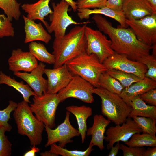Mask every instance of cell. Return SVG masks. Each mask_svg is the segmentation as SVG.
Wrapping results in <instances>:
<instances>
[{
  "label": "cell",
  "instance_id": "6da1fadb",
  "mask_svg": "<svg viewBox=\"0 0 156 156\" xmlns=\"http://www.w3.org/2000/svg\"><path fill=\"white\" fill-rule=\"evenodd\" d=\"M99 30L107 34L111 41V47L116 53L138 61L150 54L152 46L139 40L130 28L118 26L115 27L101 15L94 14L92 18Z\"/></svg>",
  "mask_w": 156,
  "mask_h": 156
},
{
  "label": "cell",
  "instance_id": "7a4b0ae2",
  "mask_svg": "<svg viewBox=\"0 0 156 156\" xmlns=\"http://www.w3.org/2000/svg\"><path fill=\"white\" fill-rule=\"evenodd\" d=\"M86 24L75 26L67 34L55 37L52 47V54L55 60L53 68L66 64L86 52L87 41L85 28Z\"/></svg>",
  "mask_w": 156,
  "mask_h": 156
},
{
  "label": "cell",
  "instance_id": "3957f363",
  "mask_svg": "<svg viewBox=\"0 0 156 156\" xmlns=\"http://www.w3.org/2000/svg\"><path fill=\"white\" fill-rule=\"evenodd\" d=\"M13 115L18 133L27 136L31 145L40 144L42 140L45 125L33 115L28 103L24 101L19 102Z\"/></svg>",
  "mask_w": 156,
  "mask_h": 156
},
{
  "label": "cell",
  "instance_id": "277c9868",
  "mask_svg": "<svg viewBox=\"0 0 156 156\" xmlns=\"http://www.w3.org/2000/svg\"><path fill=\"white\" fill-rule=\"evenodd\" d=\"M73 75H78L91 83L94 88L99 87L101 75L107 70L95 54L84 53L73 59L66 64Z\"/></svg>",
  "mask_w": 156,
  "mask_h": 156
},
{
  "label": "cell",
  "instance_id": "5b68a950",
  "mask_svg": "<svg viewBox=\"0 0 156 156\" xmlns=\"http://www.w3.org/2000/svg\"><path fill=\"white\" fill-rule=\"evenodd\" d=\"M94 93L101 100V112L107 119L116 125L125 122L131 109L119 95L100 87L94 88Z\"/></svg>",
  "mask_w": 156,
  "mask_h": 156
},
{
  "label": "cell",
  "instance_id": "8992f818",
  "mask_svg": "<svg viewBox=\"0 0 156 156\" xmlns=\"http://www.w3.org/2000/svg\"><path fill=\"white\" fill-rule=\"evenodd\" d=\"M30 106L32 112L45 126L52 129L55 126L56 111L60 100L57 94L43 93L34 96Z\"/></svg>",
  "mask_w": 156,
  "mask_h": 156
},
{
  "label": "cell",
  "instance_id": "52a82bcc",
  "mask_svg": "<svg viewBox=\"0 0 156 156\" xmlns=\"http://www.w3.org/2000/svg\"><path fill=\"white\" fill-rule=\"evenodd\" d=\"M52 5L53 12L49 16L51 23L46 28L49 33H54L55 37L64 35L67 28L70 25L85 24L90 22L78 23L73 20L68 13L70 5L64 0L57 3L53 2Z\"/></svg>",
  "mask_w": 156,
  "mask_h": 156
},
{
  "label": "cell",
  "instance_id": "ba28073f",
  "mask_svg": "<svg viewBox=\"0 0 156 156\" xmlns=\"http://www.w3.org/2000/svg\"><path fill=\"white\" fill-rule=\"evenodd\" d=\"M94 86L77 75H73L68 84L57 93L60 103L68 98H73L82 101L91 103L94 101Z\"/></svg>",
  "mask_w": 156,
  "mask_h": 156
},
{
  "label": "cell",
  "instance_id": "9c48e42d",
  "mask_svg": "<svg viewBox=\"0 0 156 156\" xmlns=\"http://www.w3.org/2000/svg\"><path fill=\"white\" fill-rule=\"evenodd\" d=\"M85 35L87 41L86 53H93L103 63L107 57L114 52L111 47V40L100 30L93 29L86 25Z\"/></svg>",
  "mask_w": 156,
  "mask_h": 156
},
{
  "label": "cell",
  "instance_id": "30bf717a",
  "mask_svg": "<svg viewBox=\"0 0 156 156\" xmlns=\"http://www.w3.org/2000/svg\"><path fill=\"white\" fill-rule=\"evenodd\" d=\"M126 21L139 40L150 46L156 43V13L140 19Z\"/></svg>",
  "mask_w": 156,
  "mask_h": 156
},
{
  "label": "cell",
  "instance_id": "8fae6325",
  "mask_svg": "<svg viewBox=\"0 0 156 156\" xmlns=\"http://www.w3.org/2000/svg\"><path fill=\"white\" fill-rule=\"evenodd\" d=\"M70 113L66 111L64 121L55 129H52L45 125L47 139L45 145V147L58 142L59 146L64 148L67 144L73 142L72 138L80 135L78 130L75 128L70 123Z\"/></svg>",
  "mask_w": 156,
  "mask_h": 156
},
{
  "label": "cell",
  "instance_id": "7c38bea8",
  "mask_svg": "<svg viewBox=\"0 0 156 156\" xmlns=\"http://www.w3.org/2000/svg\"><path fill=\"white\" fill-rule=\"evenodd\" d=\"M103 63L107 69H114L133 74L141 79L145 77L147 70L146 66L137 61L132 60L125 55L114 52Z\"/></svg>",
  "mask_w": 156,
  "mask_h": 156
},
{
  "label": "cell",
  "instance_id": "4fadbf2b",
  "mask_svg": "<svg viewBox=\"0 0 156 156\" xmlns=\"http://www.w3.org/2000/svg\"><path fill=\"white\" fill-rule=\"evenodd\" d=\"M121 125L110 127L106 130V136L104 140L108 142L107 149H110L117 142H125L134 134L142 132V130L131 118H127Z\"/></svg>",
  "mask_w": 156,
  "mask_h": 156
},
{
  "label": "cell",
  "instance_id": "5bb4252c",
  "mask_svg": "<svg viewBox=\"0 0 156 156\" xmlns=\"http://www.w3.org/2000/svg\"><path fill=\"white\" fill-rule=\"evenodd\" d=\"M47 77V87L45 93L56 94L65 88L72 79L73 75L66 64L53 69L45 68Z\"/></svg>",
  "mask_w": 156,
  "mask_h": 156
},
{
  "label": "cell",
  "instance_id": "9a60e30c",
  "mask_svg": "<svg viewBox=\"0 0 156 156\" xmlns=\"http://www.w3.org/2000/svg\"><path fill=\"white\" fill-rule=\"evenodd\" d=\"M45 67L44 63L40 62L30 73L18 72L14 74L26 82L36 95L40 96L46 93L47 89V80L43 76Z\"/></svg>",
  "mask_w": 156,
  "mask_h": 156
},
{
  "label": "cell",
  "instance_id": "2e32d148",
  "mask_svg": "<svg viewBox=\"0 0 156 156\" xmlns=\"http://www.w3.org/2000/svg\"><path fill=\"white\" fill-rule=\"evenodd\" d=\"M9 70L14 72L23 71L30 72L38 65L37 60L29 51L20 48L12 50L8 60Z\"/></svg>",
  "mask_w": 156,
  "mask_h": 156
},
{
  "label": "cell",
  "instance_id": "e0dca14e",
  "mask_svg": "<svg viewBox=\"0 0 156 156\" xmlns=\"http://www.w3.org/2000/svg\"><path fill=\"white\" fill-rule=\"evenodd\" d=\"M122 11L129 20L138 19L156 13L146 0H124Z\"/></svg>",
  "mask_w": 156,
  "mask_h": 156
},
{
  "label": "cell",
  "instance_id": "ac0fdd59",
  "mask_svg": "<svg viewBox=\"0 0 156 156\" xmlns=\"http://www.w3.org/2000/svg\"><path fill=\"white\" fill-rule=\"evenodd\" d=\"M94 121L92 127L87 129L86 135L91 136L90 144L96 146L101 150L105 148L103 141L107 127L111 122L101 115L96 114L93 116Z\"/></svg>",
  "mask_w": 156,
  "mask_h": 156
},
{
  "label": "cell",
  "instance_id": "d6986e66",
  "mask_svg": "<svg viewBox=\"0 0 156 156\" xmlns=\"http://www.w3.org/2000/svg\"><path fill=\"white\" fill-rule=\"evenodd\" d=\"M23 17L25 25V43L35 41H40L48 44L51 39V37L42 26L41 23H36L23 15Z\"/></svg>",
  "mask_w": 156,
  "mask_h": 156
},
{
  "label": "cell",
  "instance_id": "ffe728a7",
  "mask_svg": "<svg viewBox=\"0 0 156 156\" xmlns=\"http://www.w3.org/2000/svg\"><path fill=\"white\" fill-rule=\"evenodd\" d=\"M51 0H39L33 3H25L21 6L22 9L27 14V17L33 20L41 21L47 28L49 24L44 20V17L51 14L53 10L49 4Z\"/></svg>",
  "mask_w": 156,
  "mask_h": 156
},
{
  "label": "cell",
  "instance_id": "44dd1931",
  "mask_svg": "<svg viewBox=\"0 0 156 156\" xmlns=\"http://www.w3.org/2000/svg\"><path fill=\"white\" fill-rule=\"evenodd\" d=\"M156 88V81L145 77L124 88L119 95L130 106L131 101L135 96Z\"/></svg>",
  "mask_w": 156,
  "mask_h": 156
},
{
  "label": "cell",
  "instance_id": "7402d4cb",
  "mask_svg": "<svg viewBox=\"0 0 156 156\" xmlns=\"http://www.w3.org/2000/svg\"><path fill=\"white\" fill-rule=\"evenodd\" d=\"M77 15L81 20L88 19L92 14L103 15L112 18L118 22L121 26L128 27L126 23L125 18L122 11H117L106 6L91 9L88 8L77 9Z\"/></svg>",
  "mask_w": 156,
  "mask_h": 156
},
{
  "label": "cell",
  "instance_id": "603a6c76",
  "mask_svg": "<svg viewBox=\"0 0 156 156\" xmlns=\"http://www.w3.org/2000/svg\"><path fill=\"white\" fill-rule=\"evenodd\" d=\"M66 109L75 116L78 125V129L81 137V142L83 143L86 139L87 129L86 121L92 114V108L84 105H73L66 107Z\"/></svg>",
  "mask_w": 156,
  "mask_h": 156
},
{
  "label": "cell",
  "instance_id": "cb8c5ba5",
  "mask_svg": "<svg viewBox=\"0 0 156 156\" xmlns=\"http://www.w3.org/2000/svg\"><path fill=\"white\" fill-rule=\"evenodd\" d=\"M130 106L131 109L128 118L135 116L150 117L156 119V107L148 105L141 99L139 95L134 97Z\"/></svg>",
  "mask_w": 156,
  "mask_h": 156
},
{
  "label": "cell",
  "instance_id": "d4e9b609",
  "mask_svg": "<svg viewBox=\"0 0 156 156\" xmlns=\"http://www.w3.org/2000/svg\"><path fill=\"white\" fill-rule=\"evenodd\" d=\"M5 84L14 88L22 95L23 101L28 103H30L29 98L31 96L36 95L27 84H24L22 81L18 82L0 71V84Z\"/></svg>",
  "mask_w": 156,
  "mask_h": 156
},
{
  "label": "cell",
  "instance_id": "484cf974",
  "mask_svg": "<svg viewBox=\"0 0 156 156\" xmlns=\"http://www.w3.org/2000/svg\"><path fill=\"white\" fill-rule=\"evenodd\" d=\"M29 52L41 62L53 64L55 62L54 55L49 53L44 44L35 41L30 42L29 45Z\"/></svg>",
  "mask_w": 156,
  "mask_h": 156
},
{
  "label": "cell",
  "instance_id": "4316f807",
  "mask_svg": "<svg viewBox=\"0 0 156 156\" xmlns=\"http://www.w3.org/2000/svg\"><path fill=\"white\" fill-rule=\"evenodd\" d=\"M124 143L129 146L150 147L156 146V136L147 133H136Z\"/></svg>",
  "mask_w": 156,
  "mask_h": 156
},
{
  "label": "cell",
  "instance_id": "83f0119b",
  "mask_svg": "<svg viewBox=\"0 0 156 156\" xmlns=\"http://www.w3.org/2000/svg\"><path fill=\"white\" fill-rule=\"evenodd\" d=\"M99 86L112 93L119 95L124 88L115 78L106 72L102 73L99 79Z\"/></svg>",
  "mask_w": 156,
  "mask_h": 156
},
{
  "label": "cell",
  "instance_id": "f1b7e54d",
  "mask_svg": "<svg viewBox=\"0 0 156 156\" xmlns=\"http://www.w3.org/2000/svg\"><path fill=\"white\" fill-rule=\"evenodd\" d=\"M20 5L16 0H0V8L11 21L13 19L19 20L21 14Z\"/></svg>",
  "mask_w": 156,
  "mask_h": 156
},
{
  "label": "cell",
  "instance_id": "f546056e",
  "mask_svg": "<svg viewBox=\"0 0 156 156\" xmlns=\"http://www.w3.org/2000/svg\"><path fill=\"white\" fill-rule=\"evenodd\" d=\"M106 72L116 79L124 88L142 79L133 74L114 69H108Z\"/></svg>",
  "mask_w": 156,
  "mask_h": 156
},
{
  "label": "cell",
  "instance_id": "4dcf8cb0",
  "mask_svg": "<svg viewBox=\"0 0 156 156\" xmlns=\"http://www.w3.org/2000/svg\"><path fill=\"white\" fill-rule=\"evenodd\" d=\"M50 146V149L49 151L57 156L60 155L62 156H88L93 150L92 148L93 146L90 144L87 149L84 151L68 150L55 143L53 144Z\"/></svg>",
  "mask_w": 156,
  "mask_h": 156
},
{
  "label": "cell",
  "instance_id": "1f68e13d",
  "mask_svg": "<svg viewBox=\"0 0 156 156\" xmlns=\"http://www.w3.org/2000/svg\"><path fill=\"white\" fill-rule=\"evenodd\" d=\"M132 118L142 130V132L152 135L156 133V119L150 117L135 116Z\"/></svg>",
  "mask_w": 156,
  "mask_h": 156
},
{
  "label": "cell",
  "instance_id": "d6a6232c",
  "mask_svg": "<svg viewBox=\"0 0 156 156\" xmlns=\"http://www.w3.org/2000/svg\"><path fill=\"white\" fill-rule=\"evenodd\" d=\"M145 65L147 70L145 77L156 81V56L150 54L137 61Z\"/></svg>",
  "mask_w": 156,
  "mask_h": 156
},
{
  "label": "cell",
  "instance_id": "836d02e7",
  "mask_svg": "<svg viewBox=\"0 0 156 156\" xmlns=\"http://www.w3.org/2000/svg\"><path fill=\"white\" fill-rule=\"evenodd\" d=\"M18 104L12 100L9 101L8 106L2 110H0V124L5 129L6 131L10 132L12 127L8 123L10 118L11 112L16 108Z\"/></svg>",
  "mask_w": 156,
  "mask_h": 156
},
{
  "label": "cell",
  "instance_id": "e575fe53",
  "mask_svg": "<svg viewBox=\"0 0 156 156\" xmlns=\"http://www.w3.org/2000/svg\"><path fill=\"white\" fill-rule=\"evenodd\" d=\"M14 27L11 21L4 14H0V38L13 37L14 35Z\"/></svg>",
  "mask_w": 156,
  "mask_h": 156
},
{
  "label": "cell",
  "instance_id": "d590c367",
  "mask_svg": "<svg viewBox=\"0 0 156 156\" xmlns=\"http://www.w3.org/2000/svg\"><path fill=\"white\" fill-rule=\"evenodd\" d=\"M6 131L3 127L0 128V156H10L11 154L12 144L5 135Z\"/></svg>",
  "mask_w": 156,
  "mask_h": 156
},
{
  "label": "cell",
  "instance_id": "8d00e7d4",
  "mask_svg": "<svg viewBox=\"0 0 156 156\" xmlns=\"http://www.w3.org/2000/svg\"><path fill=\"white\" fill-rule=\"evenodd\" d=\"M107 0H78L77 9L100 8L106 6Z\"/></svg>",
  "mask_w": 156,
  "mask_h": 156
},
{
  "label": "cell",
  "instance_id": "74e56055",
  "mask_svg": "<svg viewBox=\"0 0 156 156\" xmlns=\"http://www.w3.org/2000/svg\"><path fill=\"white\" fill-rule=\"evenodd\" d=\"M120 149L122 151L124 156H143L146 149L144 147L129 146L120 144Z\"/></svg>",
  "mask_w": 156,
  "mask_h": 156
},
{
  "label": "cell",
  "instance_id": "f35d334b",
  "mask_svg": "<svg viewBox=\"0 0 156 156\" xmlns=\"http://www.w3.org/2000/svg\"><path fill=\"white\" fill-rule=\"evenodd\" d=\"M140 98L149 105L156 106V89H153L139 95Z\"/></svg>",
  "mask_w": 156,
  "mask_h": 156
},
{
  "label": "cell",
  "instance_id": "ab89813d",
  "mask_svg": "<svg viewBox=\"0 0 156 156\" xmlns=\"http://www.w3.org/2000/svg\"><path fill=\"white\" fill-rule=\"evenodd\" d=\"M124 0H107L106 6L117 11H122Z\"/></svg>",
  "mask_w": 156,
  "mask_h": 156
},
{
  "label": "cell",
  "instance_id": "60d3db41",
  "mask_svg": "<svg viewBox=\"0 0 156 156\" xmlns=\"http://www.w3.org/2000/svg\"><path fill=\"white\" fill-rule=\"evenodd\" d=\"M120 142H116L115 146H113L111 148L110 151L108 155V156H116L118 154V152L120 149Z\"/></svg>",
  "mask_w": 156,
  "mask_h": 156
},
{
  "label": "cell",
  "instance_id": "b9f144b4",
  "mask_svg": "<svg viewBox=\"0 0 156 156\" xmlns=\"http://www.w3.org/2000/svg\"><path fill=\"white\" fill-rule=\"evenodd\" d=\"M156 146L151 147L145 149L143 156H156Z\"/></svg>",
  "mask_w": 156,
  "mask_h": 156
},
{
  "label": "cell",
  "instance_id": "7bdbcfd3",
  "mask_svg": "<svg viewBox=\"0 0 156 156\" xmlns=\"http://www.w3.org/2000/svg\"><path fill=\"white\" fill-rule=\"evenodd\" d=\"M39 149L36 147V146H33L31 147V149L26 152L23 155L24 156H35L36 153L39 152Z\"/></svg>",
  "mask_w": 156,
  "mask_h": 156
},
{
  "label": "cell",
  "instance_id": "ee69618b",
  "mask_svg": "<svg viewBox=\"0 0 156 156\" xmlns=\"http://www.w3.org/2000/svg\"><path fill=\"white\" fill-rule=\"evenodd\" d=\"M66 2L71 6L74 12L76 11L77 9L76 2L73 0H64Z\"/></svg>",
  "mask_w": 156,
  "mask_h": 156
},
{
  "label": "cell",
  "instance_id": "f6af8a7d",
  "mask_svg": "<svg viewBox=\"0 0 156 156\" xmlns=\"http://www.w3.org/2000/svg\"><path fill=\"white\" fill-rule=\"evenodd\" d=\"M41 156H57L55 154L50 152L49 151H45L40 153Z\"/></svg>",
  "mask_w": 156,
  "mask_h": 156
},
{
  "label": "cell",
  "instance_id": "bcb514c9",
  "mask_svg": "<svg viewBox=\"0 0 156 156\" xmlns=\"http://www.w3.org/2000/svg\"><path fill=\"white\" fill-rule=\"evenodd\" d=\"M153 9L156 11V0H146Z\"/></svg>",
  "mask_w": 156,
  "mask_h": 156
},
{
  "label": "cell",
  "instance_id": "7dc6e473",
  "mask_svg": "<svg viewBox=\"0 0 156 156\" xmlns=\"http://www.w3.org/2000/svg\"><path fill=\"white\" fill-rule=\"evenodd\" d=\"M152 55L156 56V43H155L152 45Z\"/></svg>",
  "mask_w": 156,
  "mask_h": 156
},
{
  "label": "cell",
  "instance_id": "c3c4849f",
  "mask_svg": "<svg viewBox=\"0 0 156 156\" xmlns=\"http://www.w3.org/2000/svg\"><path fill=\"white\" fill-rule=\"evenodd\" d=\"M2 127V126L0 124V128Z\"/></svg>",
  "mask_w": 156,
  "mask_h": 156
}]
</instances>
